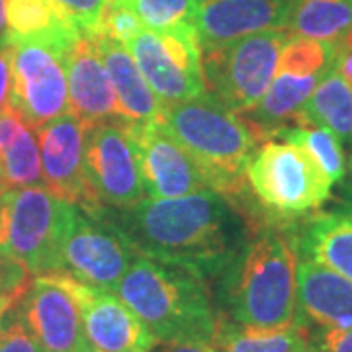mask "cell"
<instances>
[{
  "label": "cell",
  "mask_w": 352,
  "mask_h": 352,
  "mask_svg": "<svg viewBox=\"0 0 352 352\" xmlns=\"http://www.w3.org/2000/svg\"><path fill=\"white\" fill-rule=\"evenodd\" d=\"M30 280L32 274L24 264L0 251V298H10L18 302L28 288Z\"/></svg>",
  "instance_id": "cell-31"
},
{
  "label": "cell",
  "mask_w": 352,
  "mask_h": 352,
  "mask_svg": "<svg viewBox=\"0 0 352 352\" xmlns=\"http://www.w3.org/2000/svg\"><path fill=\"white\" fill-rule=\"evenodd\" d=\"M245 178L261 208L286 219L319 210L333 186L302 147L284 139L261 143L245 166Z\"/></svg>",
  "instance_id": "cell-7"
},
{
  "label": "cell",
  "mask_w": 352,
  "mask_h": 352,
  "mask_svg": "<svg viewBox=\"0 0 352 352\" xmlns=\"http://www.w3.org/2000/svg\"><path fill=\"white\" fill-rule=\"evenodd\" d=\"M80 305L88 342L102 352H155L159 340L133 309L113 292L98 289L65 274Z\"/></svg>",
  "instance_id": "cell-16"
},
{
  "label": "cell",
  "mask_w": 352,
  "mask_h": 352,
  "mask_svg": "<svg viewBox=\"0 0 352 352\" xmlns=\"http://www.w3.org/2000/svg\"><path fill=\"white\" fill-rule=\"evenodd\" d=\"M85 168L104 210H127L147 198L138 153L124 120L88 127Z\"/></svg>",
  "instance_id": "cell-11"
},
{
  "label": "cell",
  "mask_w": 352,
  "mask_h": 352,
  "mask_svg": "<svg viewBox=\"0 0 352 352\" xmlns=\"http://www.w3.org/2000/svg\"><path fill=\"white\" fill-rule=\"evenodd\" d=\"M82 352H102V351H98V349H94L92 344H88L87 349H85V351H82Z\"/></svg>",
  "instance_id": "cell-39"
},
{
  "label": "cell",
  "mask_w": 352,
  "mask_h": 352,
  "mask_svg": "<svg viewBox=\"0 0 352 352\" xmlns=\"http://www.w3.org/2000/svg\"><path fill=\"white\" fill-rule=\"evenodd\" d=\"M349 176H351L349 180H351V190H352V161H351V173H349Z\"/></svg>",
  "instance_id": "cell-41"
},
{
  "label": "cell",
  "mask_w": 352,
  "mask_h": 352,
  "mask_svg": "<svg viewBox=\"0 0 352 352\" xmlns=\"http://www.w3.org/2000/svg\"><path fill=\"white\" fill-rule=\"evenodd\" d=\"M4 18L10 41L41 43L63 57L82 34L53 0H4Z\"/></svg>",
  "instance_id": "cell-21"
},
{
  "label": "cell",
  "mask_w": 352,
  "mask_h": 352,
  "mask_svg": "<svg viewBox=\"0 0 352 352\" xmlns=\"http://www.w3.org/2000/svg\"><path fill=\"white\" fill-rule=\"evenodd\" d=\"M278 138L302 147L303 151L321 166V170L327 175V178L333 184L342 180L344 168H346L342 143L333 131H329L327 127L288 126L278 131Z\"/></svg>",
  "instance_id": "cell-26"
},
{
  "label": "cell",
  "mask_w": 352,
  "mask_h": 352,
  "mask_svg": "<svg viewBox=\"0 0 352 352\" xmlns=\"http://www.w3.org/2000/svg\"><path fill=\"white\" fill-rule=\"evenodd\" d=\"M294 0H200L196 32L201 50L266 30H286Z\"/></svg>",
  "instance_id": "cell-18"
},
{
  "label": "cell",
  "mask_w": 352,
  "mask_h": 352,
  "mask_svg": "<svg viewBox=\"0 0 352 352\" xmlns=\"http://www.w3.org/2000/svg\"><path fill=\"white\" fill-rule=\"evenodd\" d=\"M92 39L112 80L122 120L135 124H159L164 110L163 102L153 92L131 53L120 41L104 34H92Z\"/></svg>",
  "instance_id": "cell-20"
},
{
  "label": "cell",
  "mask_w": 352,
  "mask_h": 352,
  "mask_svg": "<svg viewBox=\"0 0 352 352\" xmlns=\"http://www.w3.org/2000/svg\"><path fill=\"white\" fill-rule=\"evenodd\" d=\"M41 352H82L88 339L80 305L65 274H38L12 307Z\"/></svg>",
  "instance_id": "cell-13"
},
{
  "label": "cell",
  "mask_w": 352,
  "mask_h": 352,
  "mask_svg": "<svg viewBox=\"0 0 352 352\" xmlns=\"http://www.w3.org/2000/svg\"><path fill=\"white\" fill-rule=\"evenodd\" d=\"M315 352H352V327L317 329L309 333Z\"/></svg>",
  "instance_id": "cell-33"
},
{
  "label": "cell",
  "mask_w": 352,
  "mask_h": 352,
  "mask_svg": "<svg viewBox=\"0 0 352 352\" xmlns=\"http://www.w3.org/2000/svg\"><path fill=\"white\" fill-rule=\"evenodd\" d=\"M8 190H10V186L6 184V180H4V178H2V175H0V198H2V196L8 192Z\"/></svg>",
  "instance_id": "cell-38"
},
{
  "label": "cell",
  "mask_w": 352,
  "mask_h": 352,
  "mask_svg": "<svg viewBox=\"0 0 352 352\" xmlns=\"http://www.w3.org/2000/svg\"><path fill=\"white\" fill-rule=\"evenodd\" d=\"M294 122L298 126L327 127L340 141H351L352 87L342 78L335 65L317 85Z\"/></svg>",
  "instance_id": "cell-25"
},
{
  "label": "cell",
  "mask_w": 352,
  "mask_h": 352,
  "mask_svg": "<svg viewBox=\"0 0 352 352\" xmlns=\"http://www.w3.org/2000/svg\"><path fill=\"white\" fill-rule=\"evenodd\" d=\"M0 352H41L36 339L14 309L8 311V319L2 321L0 327Z\"/></svg>",
  "instance_id": "cell-30"
},
{
  "label": "cell",
  "mask_w": 352,
  "mask_h": 352,
  "mask_svg": "<svg viewBox=\"0 0 352 352\" xmlns=\"http://www.w3.org/2000/svg\"><path fill=\"white\" fill-rule=\"evenodd\" d=\"M124 47L131 53L163 106L206 94L196 30L159 34L145 28Z\"/></svg>",
  "instance_id": "cell-10"
},
{
  "label": "cell",
  "mask_w": 352,
  "mask_h": 352,
  "mask_svg": "<svg viewBox=\"0 0 352 352\" xmlns=\"http://www.w3.org/2000/svg\"><path fill=\"white\" fill-rule=\"evenodd\" d=\"M289 38L288 30H266L201 50L206 94L231 112L252 110L270 87Z\"/></svg>",
  "instance_id": "cell-6"
},
{
  "label": "cell",
  "mask_w": 352,
  "mask_h": 352,
  "mask_svg": "<svg viewBox=\"0 0 352 352\" xmlns=\"http://www.w3.org/2000/svg\"><path fill=\"white\" fill-rule=\"evenodd\" d=\"M116 294L159 342H212L219 311H215L206 280L186 268L139 254Z\"/></svg>",
  "instance_id": "cell-4"
},
{
  "label": "cell",
  "mask_w": 352,
  "mask_h": 352,
  "mask_svg": "<svg viewBox=\"0 0 352 352\" xmlns=\"http://www.w3.org/2000/svg\"><path fill=\"white\" fill-rule=\"evenodd\" d=\"M296 249L352 282V210L315 215Z\"/></svg>",
  "instance_id": "cell-22"
},
{
  "label": "cell",
  "mask_w": 352,
  "mask_h": 352,
  "mask_svg": "<svg viewBox=\"0 0 352 352\" xmlns=\"http://www.w3.org/2000/svg\"><path fill=\"white\" fill-rule=\"evenodd\" d=\"M12 90V43L10 39L0 36V110L10 104Z\"/></svg>",
  "instance_id": "cell-34"
},
{
  "label": "cell",
  "mask_w": 352,
  "mask_h": 352,
  "mask_svg": "<svg viewBox=\"0 0 352 352\" xmlns=\"http://www.w3.org/2000/svg\"><path fill=\"white\" fill-rule=\"evenodd\" d=\"M239 261L229 264L226 311L243 327L274 331L302 323L298 315V249L278 229H252Z\"/></svg>",
  "instance_id": "cell-2"
},
{
  "label": "cell",
  "mask_w": 352,
  "mask_h": 352,
  "mask_svg": "<svg viewBox=\"0 0 352 352\" xmlns=\"http://www.w3.org/2000/svg\"><path fill=\"white\" fill-rule=\"evenodd\" d=\"M157 352H215L212 342L206 340H176V342H163Z\"/></svg>",
  "instance_id": "cell-35"
},
{
  "label": "cell",
  "mask_w": 352,
  "mask_h": 352,
  "mask_svg": "<svg viewBox=\"0 0 352 352\" xmlns=\"http://www.w3.org/2000/svg\"><path fill=\"white\" fill-rule=\"evenodd\" d=\"M286 30L292 36L352 47V0H294Z\"/></svg>",
  "instance_id": "cell-23"
},
{
  "label": "cell",
  "mask_w": 352,
  "mask_h": 352,
  "mask_svg": "<svg viewBox=\"0 0 352 352\" xmlns=\"http://www.w3.org/2000/svg\"><path fill=\"white\" fill-rule=\"evenodd\" d=\"M18 302H14L10 298H0V327H2V321H4V315L12 309L14 305Z\"/></svg>",
  "instance_id": "cell-36"
},
{
  "label": "cell",
  "mask_w": 352,
  "mask_h": 352,
  "mask_svg": "<svg viewBox=\"0 0 352 352\" xmlns=\"http://www.w3.org/2000/svg\"><path fill=\"white\" fill-rule=\"evenodd\" d=\"M337 47L315 39L292 36L280 55L278 69L261 102L239 113L261 131L264 141L294 122L317 85L335 65Z\"/></svg>",
  "instance_id": "cell-8"
},
{
  "label": "cell",
  "mask_w": 352,
  "mask_h": 352,
  "mask_svg": "<svg viewBox=\"0 0 352 352\" xmlns=\"http://www.w3.org/2000/svg\"><path fill=\"white\" fill-rule=\"evenodd\" d=\"M88 127L71 112L59 116L38 131L41 180L51 194L88 214H100V201L87 180L85 147Z\"/></svg>",
  "instance_id": "cell-14"
},
{
  "label": "cell",
  "mask_w": 352,
  "mask_h": 352,
  "mask_svg": "<svg viewBox=\"0 0 352 352\" xmlns=\"http://www.w3.org/2000/svg\"><path fill=\"white\" fill-rule=\"evenodd\" d=\"M82 34H96L100 28L102 14L110 0H53Z\"/></svg>",
  "instance_id": "cell-29"
},
{
  "label": "cell",
  "mask_w": 352,
  "mask_h": 352,
  "mask_svg": "<svg viewBox=\"0 0 352 352\" xmlns=\"http://www.w3.org/2000/svg\"><path fill=\"white\" fill-rule=\"evenodd\" d=\"M139 254L127 235L108 217L76 210L75 223L61 249L59 272L98 289L116 292L118 284Z\"/></svg>",
  "instance_id": "cell-9"
},
{
  "label": "cell",
  "mask_w": 352,
  "mask_h": 352,
  "mask_svg": "<svg viewBox=\"0 0 352 352\" xmlns=\"http://www.w3.org/2000/svg\"><path fill=\"white\" fill-rule=\"evenodd\" d=\"M303 352H315L314 346H311V342H309V346H307V349H305V351H303Z\"/></svg>",
  "instance_id": "cell-40"
},
{
  "label": "cell",
  "mask_w": 352,
  "mask_h": 352,
  "mask_svg": "<svg viewBox=\"0 0 352 352\" xmlns=\"http://www.w3.org/2000/svg\"><path fill=\"white\" fill-rule=\"evenodd\" d=\"M138 14L147 30L166 34L196 30L200 0H118Z\"/></svg>",
  "instance_id": "cell-27"
},
{
  "label": "cell",
  "mask_w": 352,
  "mask_h": 352,
  "mask_svg": "<svg viewBox=\"0 0 352 352\" xmlns=\"http://www.w3.org/2000/svg\"><path fill=\"white\" fill-rule=\"evenodd\" d=\"M143 30H145V25L129 6L118 2V0H110L102 14L100 28L96 34H104L108 38L120 41L122 45H126L133 38H138Z\"/></svg>",
  "instance_id": "cell-28"
},
{
  "label": "cell",
  "mask_w": 352,
  "mask_h": 352,
  "mask_svg": "<svg viewBox=\"0 0 352 352\" xmlns=\"http://www.w3.org/2000/svg\"><path fill=\"white\" fill-rule=\"evenodd\" d=\"M6 34V18H4V0H0V36Z\"/></svg>",
  "instance_id": "cell-37"
},
{
  "label": "cell",
  "mask_w": 352,
  "mask_h": 352,
  "mask_svg": "<svg viewBox=\"0 0 352 352\" xmlns=\"http://www.w3.org/2000/svg\"><path fill=\"white\" fill-rule=\"evenodd\" d=\"M12 43L10 108L28 126L39 127L69 112V87L65 57L47 45L32 41Z\"/></svg>",
  "instance_id": "cell-12"
},
{
  "label": "cell",
  "mask_w": 352,
  "mask_h": 352,
  "mask_svg": "<svg viewBox=\"0 0 352 352\" xmlns=\"http://www.w3.org/2000/svg\"><path fill=\"white\" fill-rule=\"evenodd\" d=\"M298 315L307 327H352V282L298 252Z\"/></svg>",
  "instance_id": "cell-19"
},
{
  "label": "cell",
  "mask_w": 352,
  "mask_h": 352,
  "mask_svg": "<svg viewBox=\"0 0 352 352\" xmlns=\"http://www.w3.org/2000/svg\"><path fill=\"white\" fill-rule=\"evenodd\" d=\"M159 124L200 164L210 188L233 206L245 198L249 188L245 166L264 143L261 131L249 120L201 94L164 106Z\"/></svg>",
  "instance_id": "cell-3"
},
{
  "label": "cell",
  "mask_w": 352,
  "mask_h": 352,
  "mask_svg": "<svg viewBox=\"0 0 352 352\" xmlns=\"http://www.w3.org/2000/svg\"><path fill=\"white\" fill-rule=\"evenodd\" d=\"M76 210L45 186L10 188L0 198V251L24 264L32 276L57 274Z\"/></svg>",
  "instance_id": "cell-5"
},
{
  "label": "cell",
  "mask_w": 352,
  "mask_h": 352,
  "mask_svg": "<svg viewBox=\"0 0 352 352\" xmlns=\"http://www.w3.org/2000/svg\"><path fill=\"white\" fill-rule=\"evenodd\" d=\"M126 124L138 153L143 188L149 198H180L212 190L200 164L164 131L161 124Z\"/></svg>",
  "instance_id": "cell-15"
},
{
  "label": "cell",
  "mask_w": 352,
  "mask_h": 352,
  "mask_svg": "<svg viewBox=\"0 0 352 352\" xmlns=\"http://www.w3.org/2000/svg\"><path fill=\"white\" fill-rule=\"evenodd\" d=\"M120 212L116 226L141 256L186 268L206 282L227 270L235 258L239 212L215 190L180 198H145Z\"/></svg>",
  "instance_id": "cell-1"
},
{
  "label": "cell",
  "mask_w": 352,
  "mask_h": 352,
  "mask_svg": "<svg viewBox=\"0 0 352 352\" xmlns=\"http://www.w3.org/2000/svg\"><path fill=\"white\" fill-rule=\"evenodd\" d=\"M32 131L14 108L6 106L0 110V163L16 149V145ZM36 131V129H34Z\"/></svg>",
  "instance_id": "cell-32"
},
{
  "label": "cell",
  "mask_w": 352,
  "mask_h": 352,
  "mask_svg": "<svg viewBox=\"0 0 352 352\" xmlns=\"http://www.w3.org/2000/svg\"><path fill=\"white\" fill-rule=\"evenodd\" d=\"M69 112L87 127L122 120L110 75L90 34H80L65 55Z\"/></svg>",
  "instance_id": "cell-17"
},
{
  "label": "cell",
  "mask_w": 352,
  "mask_h": 352,
  "mask_svg": "<svg viewBox=\"0 0 352 352\" xmlns=\"http://www.w3.org/2000/svg\"><path fill=\"white\" fill-rule=\"evenodd\" d=\"M309 333L311 329L303 323L274 331L243 327L219 311L212 346L215 352H303L309 346Z\"/></svg>",
  "instance_id": "cell-24"
}]
</instances>
